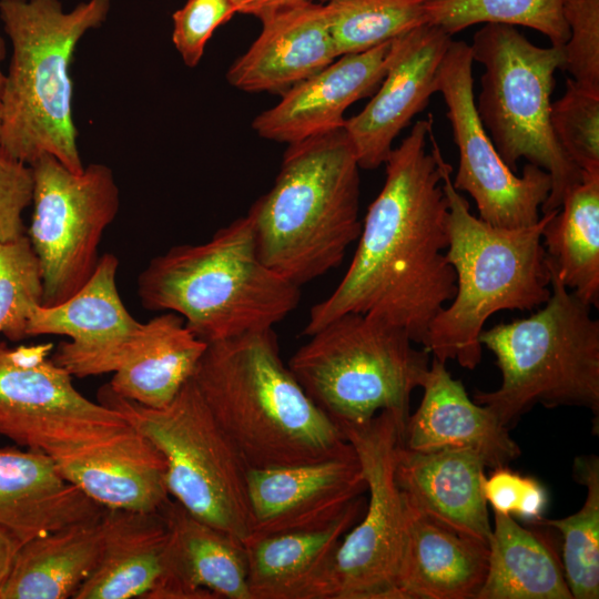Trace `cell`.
I'll return each instance as SVG.
<instances>
[{
	"mask_svg": "<svg viewBox=\"0 0 599 599\" xmlns=\"http://www.w3.org/2000/svg\"><path fill=\"white\" fill-rule=\"evenodd\" d=\"M432 114L417 121L388 154L386 177L368 206L357 247L335 290L312 306L303 333L312 335L345 313L403 328L423 343L430 323L456 293L447 262L448 204L430 149Z\"/></svg>",
	"mask_w": 599,
	"mask_h": 599,
	"instance_id": "6da1fadb",
	"label": "cell"
},
{
	"mask_svg": "<svg viewBox=\"0 0 599 599\" xmlns=\"http://www.w3.org/2000/svg\"><path fill=\"white\" fill-rule=\"evenodd\" d=\"M192 379L248 469L356 454L283 363L273 328L207 343Z\"/></svg>",
	"mask_w": 599,
	"mask_h": 599,
	"instance_id": "7a4b0ae2",
	"label": "cell"
},
{
	"mask_svg": "<svg viewBox=\"0 0 599 599\" xmlns=\"http://www.w3.org/2000/svg\"><path fill=\"white\" fill-rule=\"evenodd\" d=\"M428 142L447 199L448 247L445 256L456 274V293L433 319L422 343L434 358L467 369L481 361L479 336L500 311H531L550 296V277L542 230L555 212L531 226H495L471 214L469 203L453 185L451 166L443 158L434 129Z\"/></svg>",
	"mask_w": 599,
	"mask_h": 599,
	"instance_id": "3957f363",
	"label": "cell"
},
{
	"mask_svg": "<svg viewBox=\"0 0 599 599\" xmlns=\"http://www.w3.org/2000/svg\"><path fill=\"white\" fill-rule=\"evenodd\" d=\"M359 169L344 126L288 144L247 213L262 262L300 287L338 267L362 230Z\"/></svg>",
	"mask_w": 599,
	"mask_h": 599,
	"instance_id": "277c9868",
	"label": "cell"
},
{
	"mask_svg": "<svg viewBox=\"0 0 599 599\" xmlns=\"http://www.w3.org/2000/svg\"><path fill=\"white\" fill-rule=\"evenodd\" d=\"M136 293L145 309L179 314L206 343L271 329L302 297L300 286L260 258L247 215L205 243L154 256L138 277Z\"/></svg>",
	"mask_w": 599,
	"mask_h": 599,
	"instance_id": "5b68a950",
	"label": "cell"
},
{
	"mask_svg": "<svg viewBox=\"0 0 599 599\" xmlns=\"http://www.w3.org/2000/svg\"><path fill=\"white\" fill-rule=\"evenodd\" d=\"M110 0L64 12L59 0H0L12 45L0 108V146L31 165L43 154L73 172L84 169L72 115L70 65L80 39L100 27Z\"/></svg>",
	"mask_w": 599,
	"mask_h": 599,
	"instance_id": "8992f818",
	"label": "cell"
},
{
	"mask_svg": "<svg viewBox=\"0 0 599 599\" xmlns=\"http://www.w3.org/2000/svg\"><path fill=\"white\" fill-rule=\"evenodd\" d=\"M546 263L551 292L542 307L479 336L496 358L501 384L476 392L474 400L507 428L536 405L585 407L599 416V321Z\"/></svg>",
	"mask_w": 599,
	"mask_h": 599,
	"instance_id": "52a82bcc",
	"label": "cell"
},
{
	"mask_svg": "<svg viewBox=\"0 0 599 599\" xmlns=\"http://www.w3.org/2000/svg\"><path fill=\"white\" fill-rule=\"evenodd\" d=\"M308 337L287 366L339 429L364 424L382 410L407 420L412 393L422 387L430 361L406 331L345 313Z\"/></svg>",
	"mask_w": 599,
	"mask_h": 599,
	"instance_id": "ba28073f",
	"label": "cell"
},
{
	"mask_svg": "<svg viewBox=\"0 0 599 599\" xmlns=\"http://www.w3.org/2000/svg\"><path fill=\"white\" fill-rule=\"evenodd\" d=\"M469 47L473 61L484 67L476 110L498 154L515 173L520 159L545 170L551 190L541 214L559 210L583 179L550 123V97L555 72L564 65L562 48L538 47L514 26L501 23H486Z\"/></svg>",
	"mask_w": 599,
	"mask_h": 599,
	"instance_id": "9c48e42d",
	"label": "cell"
},
{
	"mask_svg": "<svg viewBox=\"0 0 599 599\" xmlns=\"http://www.w3.org/2000/svg\"><path fill=\"white\" fill-rule=\"evenodd\" d=\"M98 402L119 412L166 461V488L202 521L243 544L252 535L248 467L213 417L193 379L173 400L152 408L100 387Z\"/></svg>",
	"mask_w": 599,
	"mask_h": 599,
	"instance_id": "30bf717a",
	"label": "cell"
},
{
	"mask_svg": "<svg viewBox=\"0 0 599 599\" xmlns=\"http://www.w3.org/2000/svg\"><path fill=\"white\" fill-rule=\"evenodd\" d=\"M405 424L382 410L364 424L341 427L357 455L369 499L307 599H398L405 502L395 480V457Z\"/></svg>",
	"mask_w": 599,
	"mask_h": 599,
	"instance_id": "8fae6325",
	"label": "cell"
},
{
	"mask_svg": "<svg viewBox=\"0 0 599 599\" xmlns=\"http://www.w3.org/2000/svg\"><path fill=\"white\" fill-rule=\"evenodd\" d=\"M52 352V343L10 347L0 341L1 436L58 463L132 429L119 412L83 396Z\"/></svg>",
	"mask_w": 599,
	"mask_h": 599,
	"instance_id": "7c38bea8",
	"label": "cell"
},
{
	"mask_svg": "<svg viewBox=\"0 0 599 599\" xmlns=\"http://www.w3.org/2000/svg\"><path fill=\"white\" fill-rule=\"evenodd\" d=\"M31 167L33 213L27 236L42 272V306L49 307L68 300L93 274L104 231L120 209V191L102 163L73 172L43 154Z\"/></svg>",
	"mask_w": 599,
	"mask_h": 599,
	"instance_id": "4fadbf2b",
	"label": "cell"
},
{
	"mask_svg": "<svg viewBox=\"0 0 599 599\" xmlns=\"http://www.w3.org/2000/svg\"><path fill=\"white\" fill-rule=\"evenodd\" d=\"M473 62L469 44L453 40L438 71L437 92L447 106L459 156L453 185L468 193L478 217L495 226L535 225L550 193L551 177L531 163L518 175L501 160L476 110Z\"/></svg>",
	"mask_w": 599,
	"mask_h": 599,
	"instance_id": "5bb4252c",
	"label": "cell"
},
{
	"mask_svg": "<svg viewBox=\"0 0 599 599\" xmlns=\"http://www.w3.org/2000/svg\"><path fill=\"white\" fill-rule=\"evenodd\" d=\"M119 260L100 256L89 281L68 300L38 305L31 313L28 337L63 335L51 359L72 376L114 373L138 355L153 333V321H136L126 309L116 287Z\"/></svg>",
	"mask_w": 599,
	"mask_h": 599,
	"instance_id": "9a60e30c",
	"label": "cell"
},
{
	"mask_svg": "<svg viewBox=\"0 0 599 599\" xmlns=\"http://www.w3.org/2000/svg\"><path fill=\"white\" fill-rule=\"evenodd\" d=\"M366 490L356 454L312 464L248 469L250 538L326 527Z\"/></svg>",
	"mask_w": 599,
	"mask_h": 599,
	"instance_id": "2e32d148",
	"label": "cell"
},
{
	"mask_svg": "<svg viewBox=\"0 0 599 599\" xmlns=\"http://www.w3.org/2000/svg\"><path fill=\"white\" fill-rule=\"evenodd\" d=\"M451 41L450 34L430 23L404 34L372 100L344 123L361 169L384 164L396 136L437 93L438 71Z\"/></svg>",
	"mask_w": 599,
	"mask_h": 599,
	"instance_id": "e0dca14e",
	"label": "cell"
},
{
	"mask_svg": "<svg viewBox=\"0 0 599 599\" xmlns=\"http://www.w3.org/2000/svg\"><path fill=\"white\" fill-rule=\"evenodd\" d=\"M403 37L338 57L260 113L253 121L254 131L263 139L291 144L344 126L345 111L378 89L399 52Z\"/></svg>",
	"mask_w": 599,
	"mask_h": 599,
	"instance_id": "ac0fdd59",
	"label": "cell"
},
{
	"mask_svg": "<svg viewBox=\"0 0 599 599\" xmlns=\"http://www.w3.org/2000/svg\"><path fill=\"white\" fill-rule=\"evenodd\" d=\"M169 538L150 599H251L244 544L171 498L162 506Z\"/></svg>",
	"mask_w": 599,
	"mask_h": 599,
	"instance_id": "d6986e66",
	"label": "cell"
},
{
	"mask_svg": "<svg viewBox=\"0 0 599 599\" xmlns=\"http://www.w3.org/2000/svg\"><path fill=\"white\" fill-rule=\"evenodd\" d=\"M261 22L258 37L226 73L238 90L286 92L338 58L324 2L307 0Z\"/></svg>",
	"mask_w": 599,
	"mask_h": 599,
	"instance_id": "ffe728a7",
	"label": "cell"
},
{
	"mask_svg": "<svg viewBox=\"0 0 599 599\" xmlns=\"http://www.w3.org/2000/svg\"><path fill=\"white\" fill-rule=\"evenodd\" d=\"M488 467L469 448L396 449L395 480L405 501L428 517L488 542L491 525L483 491Z\"/></svg>",
	"mask_w": 599,
	"mask_h": 599,
	"instance_id": "44dd1931",
	"label": "cell"
},
{
	"mask_svg": "<svg viewBox=\"0 0 599 599\" xmlns=\"http://www.w3.org/2000/svg\"><path fill=\"white\" fill-rule=\"evenodd\" d=\"M423 397L409 414L403 445L416 451L469 448L479 453L490 468L508 466L520 455L509 428L486 406L468 396L443 363L433 358L422 385Z\"/></svg>",
	"mask_w": 599,
	"mask_h": 599,
	"instance_id": "7402d4cb",
	"label": "cell"
},
{
	"mask_svg": "<svg viewBox=\"0 0 599 599\" xmlns=\"http://www.w3.org/2000/svg\"><path fill=\"white\" fill-rule=\"evenodd\" d=\"M404 502L398 599H477L488 569V542Z\"/></svg>",
	"mask_w": 599,
	"mask_h": 599,
	"instance_id": "603a6c76",
	"label": "cell"
},
{
	"mask_svg": "<svg viewBox=\"0 0 599 599\" xmlns=\"http://www.w3.org/2000/svg\"><path fill=\"white\" fill-rule=\"evenodd\" d=\"M104 507L68 481L47 454L0 449V528L20 545L99 518Z\"/></svg>",
	"mask_w": 599,
	"mask_h": 599,
	"instance_id": "cb8c5ba5",
	"label": "cell"
},
{
	"mask_svg": "<svg viewBox=\"0 0 599 599\" xmlns=\"http://www.w3.org/2000/svg\"><path fill=\"white\" fill-rule=\"evenodd\" d=\"M161 508H104L99 562L73 599H150L163 573L169 538Z\"/></svg>",
	"mask_w": 599,
	"mask_h": 599,
	"instance_id": "d4e9b609",
	"label": "cell"
},
{
	"mask_svg": "<svg viewBox=\"0 0 599 599\" xmlns=\"http://www.w3.org/2000/svg\"><path fill=\"white\" fill-rule=\"evenodd\" d=\"M57 466L68 481L104 508L154 511L170 499L165 458L134 428Z\"/></svg>",
	"mask_w": 599,
	"mask_h": 599,
	"instance_id": "484cf974",
	"label": "cell"
},
{
	"mask_svg": "<svg viewBox=\"0 0 599 599\" xmlns=\"http://www.w3.org/2000/svg\"><path fill=\"white\" fill-rule=\"evenodd\" d=\"M363 496L326 527L253 537L244 542L251 599H307L344 535L361 519Z\"/></svg>",
	"mask_w": 599,
	"mask_h": 599,
	"instance_id": "4316f807",
	"label": "cell"
},
{
	"mask_svg": "<svg viewBox=\"0 0 599 599\" xmlns=\"http://www.w3.org/2000/svg\"><path fill=\"white\" fill-rule=\"evenodd\" d=\"M101 516L20 545L0 590V599L73 598L99 562Z\"/></svg>",
	"mask_w": 599,
	"mask_h": 599,
	"instance_id": "83f0119b",
	"label": "cell"
},
{
	"mask_svg": "<svg viewBox=\"0 0 599 599\" xmlns=\"http://www.w3.org/2000/svg\"><path fill=\"white\" fill-rule=\"evenodd\" d=\"M488 569L477 599H572L549 534L494 511Z\"/></svg>",
	"mask_w": 599,
	"mask_h": 599,
	"instance_id": "f1b7e54d",
	"label": "cell"
},
{
	"mask_svg": "<svg viewBox=\"0 0 599 599\" xmlns=\"http://www.w3.org/2000/svg\"><path fill=\"white\" fill-rule=\"evenodd\" d=\"M152 319L154 327L148 343L113 373L108 385L124 398L162 408L192 378L207 343L176 313L164 312Z\"/></svg>",
	"mask_w": 599,
	"mask_h": 599,
	"instance_id": "f546056e",
	"label": "cell"
},
{
	"mask_svg": "<svg viewBox=\"0 0 599 599\" xmlns=\"http://www.w3.org/2000/svg\"><path fill=\"white\" fill-rule=\"evenodd\" d=\"M546 261L590 306L599 304V172L583 173L542 230Z\"/></svg>",
	"mask_w": 599,
	"mask_h": 599,
	"instance_id": "4dcf8cb0",
	"label": "cell"
},
{
	"mask_svg": "<svg viewBox=\"0 0 599 599\" xmlns=\"http://www.w3.org/2000/svg\"><path fill=\"white\" fill-rule=\"evenodd\" d=\"M575 479L586 487L582 507L560 519L540 518L535 526L552 528L562 537V567L572 599L599 598V458L579 456Z\"/></svg>",
	"mask_w": 599,
	"mask_h": 599,
	"instance_id": "1f68e13d",
	"label": "cell"
},
{
	"mask_svg": "<svg viewBox=\"0 0 599 599\" xmlns=\"http://www.w3.org/2000/svg\"><path fill=\"white\" fill-rule=\"evenodd\" d=\"M428 0H328L324 2L338 53H359L427 23Z\"/></svg>",
	"mask_w": 599,
	"mask_h": 599,
	"instance_id": "d6a6232c",
	"label": "cell"
},
{
	"mask_svg": "<svg viewBox=\"0 0 599 599\" xmlns=\"http://www.w3.org/2000/svg\"><path fill=\"white\" fill-rule=\"evenodd\" d=\"M427 23L453 35L478 23L522 26L545 34L552 47L569 38L564 0H428Z\"/></svg>",
	"mask_w": 599,
	"mask_h": 599,
	"instance_id": "836d02e7",
	"label": "cell"
},
{
	"mask_svg": "<svg viewBox=\"0 0 599 599\" xmlns=\"http://www.w3.org/2000/svg\"><path fill=\"white\" fill-rule=\"evenodd\" d=\"M43 302V278L27 234L0 243V334L11 342L28 338V324Z\"/></svg>",
	"mask_w": 599,
	"mask_h": 599,
	"instance_id": "e575fe53",
	"label": "cell"
},
{
	"mask_svg": "<svg viewBox=\"0 0 599 599\" xmlns=\"http://www.w3.org/2000/svg\"><path fill=\"white\" fill-rule=\"evenodd\" d=\"M550 123L562 150L582 173L599 172V93L568 78L562 97L551 102Z\"/></svg>",
	"mask_w": 599,
	"mask_h": 599,
	"instance_id": "d590c367",
	"label": "cell"
},
{
	"mask_svg": "<svg viewBox=\"0 0 599 599\" xmlns=\"http://www.w3.org/2000/svg\"><path fill=\"white\" fill-rule=\"evenodd\" d=\"M569 38L562 70L582 88L599 93V0H564Z\"/></svg>",
	"mask_w": 599,
	"mask_h": 599,
	"instance_id": "8d00e7d4",
	"label": "cell"
},
{
	"mask_svg": "<svg viewBox=\"0 0 599 599\" xmlns=\"http://www.w3.org/2000/svg\"><path fill=\"white\" fill-rule=\"evenodd\" d=\"M235 13L231 0H187L172 14V41L187 67L199 64L215 29Z\"/></svg>",
	"mask_w": 599,
	"mask_h": 599,
	"instance_id": "74e56055",
	"label": "cell"
},
{
	"mask_svg": "<svg viewBox=\"0 0 599 599\" xmlns=\"http://www.w3.org/2000/svg\"><path fill=\"white\" fill-rule=\"evenodd\" d=\"M33 172L0 146V243L26 234L22 214L32 204Z\"/></svg>",
	"mask_w": 599,
	"mask_h": 599,
	"instance_id": "f35d334b",
	"label": "cell"
},
{
	"mask_svg": "<svg viewBox=\"0 0 599 599\" xmlns=\"http://www.w3.org/2000/svg\"><path fill=\"white\" fill-rule=\"evenodd\" d=\"M528 480L529 477L511 471L508 466L494 468L483 483L485 499L494 511L515 515Z\"/></svg>",
	"mask_w": 599,
	"mask_h": 599,
	"instance_id": "ab89813d",
	"label": "cell"
},
{
	"mask_svg": "<svg viewBox=\"0 0 599 599\" xmlns=\"http://www.w3.org/2000/svg\"><path fill=\"white\" fill-rule=\"evenodd\" d=\"M547 500V493L541 484L535 478L529 477L525 494L515 516L531 525L542 518Z\"/></svg>",
	"mask_w": 599,
	"mask_h": 599,
	"instance_id": "60d3db41",
	"label": "cell"
},
{
	"mask_svg": "<svg viewBox=\"0 0 599 599\" xmlns=\"http://www.w3.org/2000/svg\"><path fill=\"white\" fill-rule=\"evenodd\" d=\"M236 13L250 14L263 20L287 7L307 0H231Z\"/></svg>",
	"mask_w": 599,
	"mask_h": 599,
	"instance_id": "b9f144b4",
	"label": "cell"
},
{
	"mask_svg": "<svg viewBox=\"0 0 599 599\" xmlns=\"http://www.w3.org/2000/svg\"><path fill=\"white\" fill-rule=\"evenodd\" d=\"M20 544L0 528V590L9 575L14 555Z\"/></svg>",
	"mask_w": 599,
	"mask_h": 599,
	"instance_id": "7bdbcfd3",
	"label": "cell"
},
{
	"mask_svg": "<svg viewBox=\"0 0 599 599\" xmlns=\"http://www.w3.org/2000/svg\"><path fill=\"white\" fill-rule=\"evenodd\" d=\"M6 55H7V44H6L4 38L0 33V108H1L2 90H3L4 79H6V73H3L1 69V63L4 60Z\"/></svg>",
	"mask_w": 599,
	"mask_h": 599,
	"instance_id": "ee69618b",
	"label": "cell"
},
{
	"mask_svg": "<svg viewBox=\"0 0 599 599\" xmlns=\"http://www.w3.org/2000/svg\"><path fill=\"white\" fill-rule=\"evenodd\" d=\"M318 1H319V2H326V1H328V0H318Z\"/></svg>",
	"mask_w": 599,
	"mask_h": 599,
	"instance_id": "f6af8a7d",
	"label": "cell"
}]
</instances>
